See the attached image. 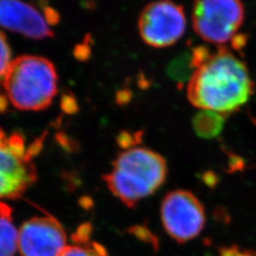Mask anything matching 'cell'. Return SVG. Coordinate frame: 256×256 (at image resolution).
<instances>
[{"mask_svg": "<svg viewBox=\"0 0 256 256\" xmlns=\"http://www.w3.org/2000/svg\"><path fill=\"white\" fill-rule=\"evenodd\" d=\"M194 70L187 86L194 106L224 116L238 111L254 93L247 66L224 46L210 52L205 46L192 52Z\"/></svg>", "mask_w": 256, "mask_h": 256, "instance_id": "obj_1", "label": "cell"}, {"mask_svg": "<svg viewBox=\"0 0 256 256\" xmlns=\"http://www.w3.org/2000/svg\"><path fill=\"white\" fill-rule=\"evenodd\" d=\"M164 158L155 151L135 147L120 153L104 176L108 188L128 208L160 188L167 176Z\"/></svg>", "mask_w": 256, "mask_h": 256, "instance_id": "obj_2", "label": "cell"}, {"mask_svg": "<svg viewBox=\"0 0 256 256\" xmlns=\"http://www.w3.org/2000/svg\"><path fill=\"white\" fill-rule=\"evenodd\" d=\"M4 88L10 104L19 110L48 108L58 92V74L52 62L36 55H23L10 64Z\"/></svg>", "mask_w": 256, "mask_h": 256, "instance_id": "obj_3", "label": "cell"}, {"mask_svg": "<svg viewBox=\"0 0 256 256\" xmlns=\"http://www.w3.org/2000/svg\"><path fill=\"white\" fill-rule=\"evenodd\" d=\"M43 138L30 146L20 132L7 136L0 128V200L20 198L36 180L32 156L42 148Z\"/></svg>", "mask_w": 256, "mask_h": 256, "instance_id": "obj_4", "label": "cell"}, {"mask_svg": "<svg viewBox=\"0 0 256 256\" xmlns=\"http://www.w3.org/2000/svg\"><path fill=\"white\" fill-rule=\"evenodd\" d=\"M244 14L240 0H194L192 26L202 39L221 45L236 36Z\"/></svg>", "mask_w": 256, "mask_h": 256, "instance_id": "obj_5", "label": "cell"}, {"mask_svg": "<svg viewBox=\"0 0 256 256\" xmlns=\"http://www.w3.org/2000/svg\"><path fill=\"white\" fill-rule=\"evenodd\" d=\"M160 218L166 232L176 242L185 243L200 236L206 214L203 204L192 192L174 190L165 196Z\"/></svg>", "mask_w": 256, "mask_h": 256, "instance_id": "obj_6", "label": "cell"}, {"mask_svg": "<svg viewBox=\"0 0 256 256\" xmlns=\"http://www.w3.org/2000/svg\"><path fill=\"white\" fill-rule=\"evenodd\" d=\"M138 32L144 42L153 48H167L176 43L186 30L182 6L171 0L147 4L138 18Z\"/></svg>", "mask_w": 256, "mask_h": 256, "instance_id": "obj_7", "label": "cell"}, {"mask_svg": "<svg viewBox=\"0 0 256 256\" xmlns=\"http://www.w3.org/2000/svg\"><path fill=\"white\" fill-rule=\"evenodd\" d=\"M66 234L54 218L36 216L18 230V250L22 256H60L66 247Z\"/></svg>", "mask_w": 256, "mask_h": 256, "instance_id": "obj_8", "label": "cell"}, {"mask_svg": "<svg viewBox=\"0 0 256 256\" xmlns=\"http://www.w3.org/2000/svg\"><path fill=\"white\" fill-rule=\"evenodd\" d=\"M0 27L34 40L54 36L45 16L23 0H0Z\"/></svg>", "mask_w": 256, "mask_h": 256, "instance_id": "obj_9", "label": "cell"}, {"mask_svg": "<svg viewBox=\"0 0 256 256\" xmlns=\"http://www.w3.org/2000/svg\"><path fill=\"white\" fill-rule=\"evenodd\" d=\"M2 205V204H1ZM18 250V230L6 205L0 207V256H14Z\"/></svg>", "mask_w": 256, "mask_h": 256, "instance_id": "obj_10", "label": "cell"}, {"mask_svg": "<svg viewBox=\"0 0 256 256\" xmlns=\"http://www.w3.org/2000/svg\"><path fill=\"white\" fill-rule=\"evenodd\" d=\"M225 116L210 110H202L192 119L194 133L202 138H216L223 130Z\"/></svg>", "mask_w": 256, "mask_h": 256, "instance_id": "obj_11", "label": "cell"}, {"mask_svg": "<svg viewBox=\"0 0 256 256\" xmlns=\"http://www.w3.org/2000/svg\"><path fill=\"white\" fill-rule=\"evenodd\" d=\"M194 70L192 52L187 50L174 57L169 63L166 68V74L174 82L182 84L187 81L189 82Z\"/></svg>", "mask_w": 256, "mask_h": 256, "instance_id": "obj_12", "label": "cell"}, {"mask_svg": "<svg viewBox=\"0 0 256 256\" xmlns=\"http://www.w3.org/2000/svg\"><path fill=\"white\" fill-rule=\"evenodd\" d=\"M60 256H106L104 248L93 243L92 245L66 246Z\"/></svg>", "mask_w": 256, "mask_h": 256, "instance_id": "obj_13", "label": "cell"}, {"mask_svg": "<svg viewBox=\"0 0 256 256\" xmlns=\"http://www.w3.org/2000/svg\"><path fill=\"white\" fill-rule=\"evenodd\" d=\"M12 57V52L6 36L0 32V82L8 70Z\"/></svg>", "mask_w": 256, "mask_h": 256, "instance_id": "obj_14", "label": "cell"}, {"mask_svg": "<svg viewBox=\"0 0 256 256\" xmlns=\"http://www.w3.org/2000/svg\"><path fill=\"white\" fill-rule=\"evenodd\" d=\"M220 256H256V252L238 246H230L222 248L220 250Z\"/></svg>", "mask_w": 256, "mask_h": 256, "instance_id": "obj_15", "label": "cell"}, {"mask_svg": "<svg viewBox=\"0 0 256 256\" xmlns=\"http://www.w3.org/2000/svg\"><path fill=\"white\" fill-rule=\"evenodd\" d=\"M62 104H63V108L66 112H74L78 108L74 96H70V95H64L62 99Z\"/></svg>", "mask_w": 256, "mask_h": 256, "instance_id": "obj_16", "label": "cell"}, {"mask_svg": "<svg viewBox=\"0 0 256 256\" xmlns=\"http://www.w3.org/2000/svg\"><path fill=\"white\" fill-rule=\"evenodd\" d=\"M7 110V97L0 94V112H5Z\"/></svg>", "mask_w": 256, "mask_h": 256, "instance_id": "obj_17", "label": "cell"}]
</instances>
